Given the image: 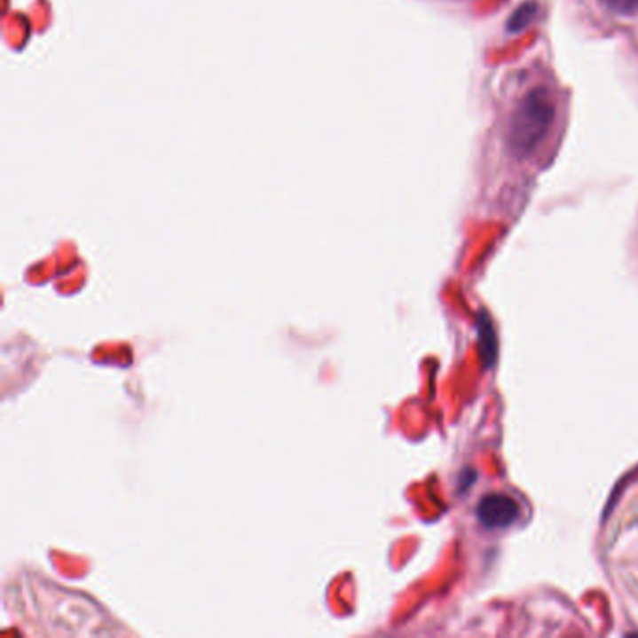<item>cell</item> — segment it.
I'll return each mask as SVG.
<instances>
[{
  "instance_id": "cell-1",
  "label": "cell",
  "mask_w": 638,
  "mask_h": 638,
  "mask_svg": "<svg viewBox=\"0 0 638 638\" xmlns=\"http://www.w3.org/2000/svg\"><path fill=\"white\" fill-rule=\"evenodd\" d=\"M555 118L556 107L548 91H530L515 107L509 120L508 148L513 156L526 158L536 152L553 128Z\"/></svg>"
},
{
  "instance_id": "cell-2",
  "label": "cell",
  "mask_w": 638,
  "mask_h": 638,
  "mask_svg": "<svg viewBox=\"0 0 638 638\" xmlns=\"http://www.w3.org/2000/svg\"><path fill=\"white\" fill-rule=\"evenodd\" d=\"M476 515L477 521L485 528L502 530L516 521V516H519V506H516L513 498L500 492H492L479 500Z\"/></svg>"
},
{
  "instance_id": "cell-3",
  "label": "cell",
  "mask_w": 638,
  "mask_h": 638,
  "mask_svg": "<svg viewBox=\"0 0 638 638\" xmlns=\"http://www.w3.org/2000/svg\"><path fill=\"white\" fill-rule=\"evenodd\" d=\"M536 13H538V4L532 3V0H528V3L521 4L519 8H516V10L511 13V17H509V21H508V25H506L508 32H509V34H519V32H523L524 28L530 27V23L533 21V17H536Z\"/></svg>"
},
{
  "instance_id": "cell-4",
  "label": "cell",
  "mask_w": 638,
  "mask_h": 638,
  "mask_svg": "<svg viewBox=\"0 0 638 638\" xmlns=\"http://www.w3.org/2000/svg\"><path fill=\"white\" fill-rule=\"evenodd\" d=\"M479 330H481V334H479V337H481V352H483V356L489 358L487 366H491L492 359H494V354H496V341H494L492 326H491L487 315H483V320L479 322Z\"/></svg>"
},
{
  "instance_id": "cell-5",
  "label": "cell",
  "mask_w": 638,
  "mask_h": 638,
  "mask_svg": "<svg viewBox=\"0 0 638 638\" xmlns=\"http://www.w3.org/2000/svg\"><path fill=\"white\" fill-rule=\"evenodd\" d=\"M607 6L619 15H634L638 13V0H605Z\"/></svg>"
}]
</instances>
